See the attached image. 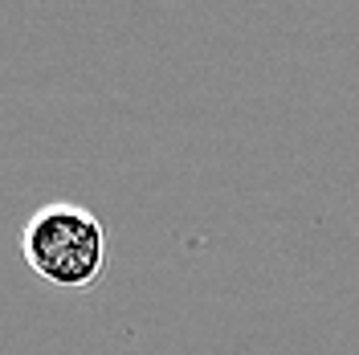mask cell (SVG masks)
I'll return each instance as SVG.
<instances>
[{"label":"cell","mask_w":359,"mask_h":355,"mask_svg":"<svg viewBox=\"0 0 359 355\" xmlns=\"http://www.w3.org/2000/svg\"><path fill=\"white\" fill-rule=\"evenodd\" d=\"M21 253L41 282L57 290H86L107 274L111 237H107V225L90 208L53 200L25 221Z\"/></svg>","instance_id":"6da1fadb"}]
</instances>
